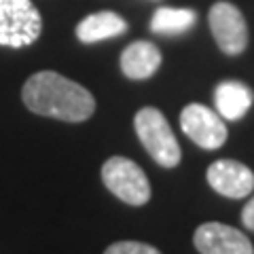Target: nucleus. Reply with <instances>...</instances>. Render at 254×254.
<instances>
[{
    "instance_id": "obj_1",
    "label": "nucleus",
    "mask_w": 254,
    "mask_h": 254,
    "mask_svg": "<svg viewBox=\"0 0 254 254\" xmlns=\"http://www.w3.org/2000/svg\"><path fill=\"white\" fill-rule=\"evenodd\" d=\"M21 100L34 115L60 119L68 123L87 121L95 113L93 95L83 85L53 70L32 74L21 89Z\"/></svg>"
},
{
    "instance_id": "obj_2",
    "label": "nucleus",
    "mask_w": 254,
    "mask_h": 254,
    "mask_svg": "<svg viewBox=\"0 0 254 254\" xmlns=\"http://www.w3.org/2000/svg\"><path fill=\"white\" fill-rule=\"evenodd\" d=\"M133 127L142 146L161 168H176L180 163V144L161 110L153 106L138 110V115L133 117Z\"/></svg>"
},
{
    "instance_id": "obj_3",
    "label": "nucleus",
    "mask_w": 254,
    "mask_h": 254,
    "mask_svg": "<svg viewBox=\"0 0 254 254\" xmlns=\"http://www.w3.org/2000/svg\"><path fill=\"white\" fill-rule=\"evenodd\" d=\"M43 19L32 0H0V45L28 47L41 36Z\"/></svg>"
},
{
    "instance_id": "obj_4",
    "label": "nucleus",
    "mask_w": 254,
    "mask_h": 254,
    "mask_svg": "<svg viewBox=\"0 0 254 254\" xmlns=\"http://www.w3.org/2000/svg\"><path fill=\"white\" fill-rule=\"evenodd\" d=\"M102 180L110 193L127 205H144L150 199V185L144 170L127 157H110L102 165Z\"/></svg>"
},
{
    "instance_id": "obj_5",
    "label": "nucleus",
    "mask_w": 254,
    "mask_h": 254,
    "mask_svg": "<svg viewBox=\"0 0 254 254\" xmlns=\"http://www.w3.org/2000/svg\"><path fill=\"white\" fill-rule=\"evenodd\" d=\"M212 36L227 55H240L248 47V26L242 11L231 2H216L208 15Z\"/></svg>"
},
{
    "instance_id": "obj_6",
    "label": "nucleus",
    "mask_w": 254,
    "mask_h": 254,
    "mask_svg": "<svg viewBox=\"0 0 254 254\" xmlns=\"http://www.w3.org/2000/svg\"><path fill=\"white\" fill-rule=\"evenodd\" d=\"M180 127L197 146L216 150L227 140V125L218 113L203 104H189L180 113Z\"/></svg>"
},
{
    "instance_id": "obj_7",
    "label": "nucleus",
    "mask_w": 254,
    "mask_h": 254,
    "mask_svg": "<svg viewBox=\"0 0 254 254\" xmlns=\"http://www.w3.org/2000/svg\"><path fill=\"white\" fill-rule=\"evenodd\" d=\"M193 244L199 254H254L250 240L240 229L222 222H203L197 227Z\"/></svg>"
},
{
    "instance_id": "obj_8",
    "label": "nucleus",
    "mask_w": 254,
    "mask_h": 254,
    "mask_svg": "<svg viewBox=\"0 0 254 254\" xmlns=\"http://www.w3.org/2000/svg\"><path fill=\"white\" fill-rule=\"evenodd\" d=\"M205 178L216 193L231 199H242L254 190V172L235 159L214 161L205 172Z\"/></svg>"
},
{
    "instance_id": "obj_9",
    "label": "nucleus",
    "mask_w": 254,
    "mask_h": 254,
    "mask_svg": "<svg viewBox=\"0 0 254 254\" xmlns=\"http://www.w3.org/2000/svg\"><path fill=\"white\" fill-rule=\"evenodd\" d=\"M161 66V51L148 41H136L121 53V70L127 78L144 81L153 76Z\"/></svg>"
},
{
    "instance_id": "obj_10",
    "label": "nucleus",
    "mask_w": 254,
    "mask_h": 254,
    "mask_svg": "<svg viewBox=\"0 0 254 254\" xmlns=\"http://www.w3.org/2000/svg\"><path fill=\"white\" fill-rule=\"evenodd\" d=\"M127 32V21L119 13L113 11H100L93 15H87L76 26V38L81 43H100L106 38L121 36Z\"/></svg>"
},
{
    "instance_id": "obj_11",
    "label": "nucleus",
    "mask_w": 254,
    "mask_h": 254,
    "mask_svg": "<svg viewBox=\"0 0 254 254\" xmlns=\"http://www.w3.org/2000/svg\"><path fill=\"white\" fill-rule=\"evenodd\" d=\"M214 102H216V110L222 119L237 121L250 110L254 95L250 87L240 81H222L214 91Z\"/></svg>"
},
{
    "instance_id": "obj_12",
    "label": "nucleus",
    "mask_w": 254,
    "mask_h": 254,
    "mask_svg": "<svg viewBox=\"0 0 254 254\" xmlns=\"http://www.w3.org/2000/svg\"><path fill=\"white\" fill-rule=\"evenodd\" d=\"M195 19L197 15L190 9H170V6H163L150 19V30L157 32V34L176 36V34H185L187 30L193 28Z\"/></svg>"
},
{
    "instance_id": "obj_13",
    "label": "nucleus",
    "mask_w": 254,
    "mask_h": 254,
    "mask_svg": "<svg viewBox=\"0 0 254 254\" xmlns=\"http://www.w3.org/2000/svg\"><path fill=\"white\" fill-rule=\"evenodd\" d=\"M104 254H161L155 246L142 242H115L110 244Z\"/></svg>"
},
{
    "instance_id": "obj_14",
    "label": "nucleus",
    "mask_w": 254,
    "mask_h": 254,
    "mask_svg": "<svg viewBox=\"0 0 254 254\" xmlns=\"http://www.w3.org/2000/svg\"><path fill=\"white\" fill-rule=\"evenodd\" d=\"M242 222L248 229H252V231H254V197L244 205V210H242Z\"/></svg>"
}]
</instances>
